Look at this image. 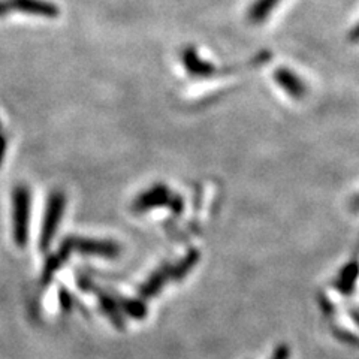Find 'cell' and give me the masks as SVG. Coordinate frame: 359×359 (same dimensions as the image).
<instances>
[{"label": "cell", "instance_id": "obj_1", "mask_svg": "<svg viewBox=\"0 0 359 359\" xmlns=\"http://www.w3.org/2000/svg\"><path fill=\"white\" fill-rule=\"evenodd\" d=\"M161 207H170L175 215H178V212L183 211V199L182 196L174 195L170 187H166L165 184H154L135 199L132 205L133 211L137 212Z\"/></svg>", "mask_w": 359, "mask_h": 359}, {"label": "cell", "instance_id": "obj_2", "mask_svg": "<svg viewBox=\"0 0 359 359\" xmlns=\"http://www.w3.org/2000/svg\"><path fill=\"white\" fill-rule=\"evenodd\" d=\"M30 204V190L26 186H17L13 194V228L14 241L18 247H25L27 244Z\"/></svg>", "mask_w": 359, "mask_h": 359}, {"label": "cell", "instance_id": "obj_3", "mask_svg": "<svg viewBox=\"0 0 359 359\" xmlns=\"http://www.w3.org/2000/svg\"><path fill=\"white\" fill-rule=\"evenodd\" d=\"M65 208H66V196L63 192H60V190H55V192L50 195L47 201V208H45L41 240H39L41 250L50 249L54 235L57 232L59 223L62 222Z\"/></svg>", "mask_w": 359, "mask_h": 359}, {"label": "cell", "instance_id": "obj_4", "mask_svg": "<svg viewBox=\"0 0 359 359\" xmlns=\"http://www.w3.org/2000/svg\"><path fill=\"white\" fill-rule=\"evenodd\" d=\"M72 252H78L87 256H99L107 259H114L120 255V245L109 240H95V238H80L69 237Z\"/></svg>", "mask_w": 359, "mask_h": 359}, {"label": "cell", "instance_id": "obj_5", "mask_svg": "<svg viewBox=\"0 0 359 359\" xmlns=\"http://www.w3.org/2000/svg\"><path fill=\"white\" fill-rule=\"evenodd\" d=\"M8 5L18 13L35 17L57 18L60 14L59 8L47 0H8Z\"/></svg>", "mask_w": 359, "mask_h": 359}, {"label": "cell", "instance_id": "obj_6", "mask_svg": "<svg viewBox=\"0 0 359 359\" xmlns=\"http://www.w3.org/2000/svg\"><path fill=\"white\" fill-rule=\"evenodd\" d=\"M182 60L183 65L186 67V71L189 75L192 76H198V78H208L216 75L217 69L216 66L207 62V60H202L199 57L198 51L194 47H187L183 50L182 53Z\"/></svg>", "mask_w": 359, "mask_h": 359}, {"label": "cell", "instance_id": "obj_7", "mask_svg": "<svg viewBox=\"0 0 359 359\" xmlns=\"http://www.w3.org/2000/svg\"><path fill=\"white\" fill-rule=\"evenodd\" d=\"M86 292H95V294L99 298L100 309H102L104 314L111 320V323L114 325V327L118 328V330L125 328V319H123V316H121V310H120V306H118L117 299L109 297L108 294H105V292L99 290L92 282H90V285L87 286Z\"/></svg>", "mask_w": 359, "mask_h": 359}, {"label": "cell", "instance_id": "obj_8", "mask_svg": "<svg viewBox=\"0 0 359 359\" xmlns=\"http://www.w3.org/2000/svg\"><path fill=\"white\" fill-rule=\"evenodd\" d=\"M171 268H172V265L165 264L159 269H156V271L147 278V282H145L140 287V290H138L140 298L141 299H149V298L159 294V292L163 289L165 283L170 282V280H171Z\"/></svg>", "mask_w": 359, "mask_h": 359}, {"label": "cell", "instance_id": "obj_9", "mask_svg": "<svg viewBox=\"0 0 359 359\" xmlns=\"http://www.w3.org/2000/svg\"><path fill=\"white\" fill-rule=\"evenodd\" d=\"M274 78L278 83V86L282 87L289 96H292L294 99L304 97V95L307 92L306 86H304V83H302L301 78L297 76L290 69H285V67H282V69H277L274 74Z\"/></svg>", "mask_w": 359, "mask_h": 359}, {"label": "cell", "instance_id": "obj_10", "mask_svg": "<svg viewBox=\"0 0 359 359\" xmlns=\"http://www.w3.org/2000/svg\"><path fill=\"white\" fill-rule=\"evenodd\" d=\"M72 253V245H71V238L67 237L62 245L59 247L57 253H54L53 256H50L47 262H45L43 266V273H42V283L43 285H48L51 282L53 276L55 274V271L66 262L67 257Z\"/></svg>", "mask_w": 359, "mask_h": 359}, {"label": "cell", "instance_id": "obj_11", "mask_svg": "<svg viewBox=\"0 0 359 359\" xmlns=\"http://www.w3.org/2000/svg\"><path fill=\"white\" fill-rule=\"evenodd\" d=\"M358 274H359V261H358V257H353V259L351 262H347L340 271L339 278H337V282H335L337 289H339L344 295L352 294V290L356 285Z\"/></svg>", "mask_w": 359, "mask_h": 359}, {"label": "cell", "instance_id": "obj_12", "mask_svg": "<svg viewBox=\"0 0 359 359\" xmlns=\"http://www.w3.org/2000/svg\"><path fill=\"white\" fill-rule=\"evenodd\" d=\"M282 2V0H256V2L249 8V13H247V17H249V21L255 22H262L264 20L268 18V15L273 13V9Z\"/></svg>", "mask_w": 359, "mask_h": 359}, {"label": "cell", "instance_id": "obj_13", "mask_svg": "<svg viewBox=\"0 0 359 359\" xmlns=\"http://www.w3.org/2000/svg\"><path fill=\"white\" fill-rule=\"evenodd\" d=\"M198 261H199V253L196 250L189 252L183 257L182 262H178L177 265H174L171 268V280H175V282H178V280H183L195 268Z\"/></svg>", "mask_w": 359, "mask_h": 359}, {"label": "cell", "instance_id": "obj_14", "mask_svg": "<svg viewBox=\"0 0 359 359\" xmlns=\"http://www.w3.org/2000/svg\"><path fill=\"white\" fill-rule=\"evenodd\" d=\"M121 313H126L133 319H144L147 316V306L141 299H129V298H117Z\"/></svg>", "mask_w": 359, "mask_h": 359}, {"label": "cell", "instance_id": "obj_15", "mask_svg": "<svg viewBox=\"0 0 359 359\" xmlns=\"http://www.w3.org/2000/svg\"><path fill=\"white\" fill-rule=\"evenodd\" d=\"M59 298H60V307L65 311H69L72 309V297H71L69 292H67L66 289H62L59 292Z\"/></svg>", "mask_w": 359, "mask_h": 359}, {"label": "cell", "instance_id": "obj_16", "mask_svg": "<svg viewBox=\"0 0 359 359\" xmlns=\"http://www.w3.org/2000/svg\"><path fill=\"white\" fill-rule=\"evenodd\" d=\"M273 359H289V347L287 346H280L273 355Z\"/></svg>", "mask_w": 359, "mask_h": 359}, {"label": "cell", "instance_id": "obj_17", "mask_svg": "<svg viewBox=\"0 0 359 359\" xmlns=\"http://www.w3.org/2000/svg\"><path fill=\"white\" fill-rule=\"evenodd\" d=\"M5 153H6V140L2 133H0V166H2V162L5 159Z\"/></svg>", "mask_w": 359, "mask_h": 359}, {"label": "cell", "instance_id": "obj_18", "mask_svg": "<svg viewBox=\"0 0 359 359\" xmlns=\"http://www.w3.org/2000/svg\"><path fill=\"white\" fill-rule=\"evenodd\" d=\"M9 5L6 2H0V17H5L9 13Z\"/></svg>", "mask_w": 359, "mask_h": 359}, {"label": "cell", "instance_id": "obj_19", "mask_svg": "<svg viewBox=\"0 0 359 359\" xmlns=\"http://www.w3.org/2000/svg\"><path fill=\"white\" fill-rule=\"evenodd\" d=\"M351 41H355V42L359 41V25L351 32Z\"/></svg>", "mask_w": 359, "mask_h": 359}, {"label": "cell", "instance_id": "obj_20", "mask_svg": "<svg viewBox=\"0 0 359 359\" xmlns=\"http://www.w3.org/2000/svg\"><path fill=\"white\" fill-rule=\"evenodd\" d=\"M355 204H356V207H358V208H359V196H358V198H356V201H355Z\"/></svg>", "mask_w": 359, "mask_h": 359}]
</instances>
